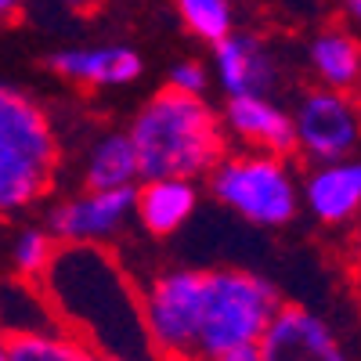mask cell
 Masks as SVG:
<instances>
[{
    "instance_id": "6da1fadb",
    "label": "cell",
    "mask_w": 361,
    "mask_h": 361,
    "mask_svg": "<svg viewBox=\"0 0 361 361\" xmlns=\"http://www.w3.org/2000/svg\"><path fill=\"white\" fill-rule=\"evenodd\" d=\"M37 286L58 329L94 354L159 361L148 340L141 289L105 246H58Z\"/></svg>"
},
{
    "instance_id": "7a4b0ae2",
    "label": "cell",
    "mask_w": 361,
    "mask_h": 361,
    "mask_svg": "<svg viewBox=\"0 0 361 361\" xmlns=\"http://www.w3.org/2000/svg\"><path fill=\"white\" fill-rule=\"evenodd\" d=\"M141 177H209L224 159V119L199 94H180L163 87L152 94L127 127Z\"/></svg>"
},
{
    "instance_id": "3957f363",
    "label": "cell",
    "mask_w": 361,
    "mask_h": 361,
    "mask_svg": "<svg viewBox=\"0 0 361 361\" xmlns=\"http://www.w3.org/2000/svg\"><path fill=\"white\" fill-rule=\"evenodd\" d=\"M58 173L51 116L18 87L0 90V209L4 217L37 206Z\"/></svg>"
},
{
    "instance_id": "277c9868",
    "label": "cell",
    "mask_w": 361,
    "mask_h": 361,
    "mask_svg": "<svg viewBox=\"0 0 361 361\" xmlns=\"http://www.w3.org/2000/svg\"><path fill=\"white\" fill-rule=\"evenodd\" d=\"M282 311V293L257 271H206V304L199 329V361H221L235 347L260 343L271 318Z\"/></svg>"
},
{
    "instance_id": "5b68a950",
    "label": "cell",
    "mask_w": 361,
    "mask_h": 361,
    "mask_svg": "<svg viewBox=\"0 0 361 361\" xmlns=\"http://www.w3.org/2000/svg\"><path fill=\"white\" fill-rule=\"evenodd\" d=\"M209 180V195L224 209L257 228H282L304 206V180H296L286 156L275 152H238L224 156Z\"/></svg>"
},
{
    "instance_id": "8992f818",
    "label": "cell",
    "mask_w": 361,
    "mask_h": 361,
    "mask_svg": "<svg viewBox=\"0 0 361 361\" xmlns=\"http://www.w3.org/2000/svg\"><path fill=\"white\" fill-rule=\"evenodd\" d=\"M148 340L159 361H199V329L206 304V271L170 267L141 286Z\"/></svg>"
},
{
    "instance_id": "52a82bcc",
    "label": "cell",
    "mask_w": 361,
    "mask_h": 361,
    "mask_svg": "<svg viewBox=\"0 0 361 361\" xmlns=\"http://www.w3.org/2000/svg\"><path fill=\"white\" fill-rule=\"evenodd\" d=\"M296 152L307 166L336 163L361 152V102L357 94L314 87L293 105Z\"/></svg>"
},
{
    "instance_id": "ba28073f",
    "label": "cell",
    "mask_w": 361,
    "mask_h": 361,
    "mask_svg": "<svg viewBox=\"0 0 361 361\" xmlns=\"http://www.w3.org/2000/svg\"><path fill=\"white\" fill-rule=\"evenodd\" d=\"M137 217V188H83L47 214V231L62 246H105Z\"/></svg>"
},
{
    "instance_id": "9c48e42d",
    "label": "cell",
    "mask_w": 361,
    "mask_h": 361,
    "mask_svg": "<svg viewBox=\"0 0 361 361\" xmlns=\"http://www.w3.org/2000/svg\"><path fill=\"white\" fill-rule=\"evenodd\" d=\"M264 361H347L343 343L314 311L300 304H282L260 336Z\"/></svg>"
},
{
    "instance_id": "30bf717a",
    "label": "cell",
    "mask_w": 361,
    "mask_h": 361,
    "mask_svg": "<svg viewBox=\"0 0 361 361\" xmlns=\"http://www.w3.org/2000/svg\"><path fill=\"white\" fill-rule=\"evenodd\" d=\"M214 76L228 98L243 94H271L279 87V58L260 37L231 33L214 47Z\"/></svg>"
},
{
    "instance_id": "8fae6325",
    "label": "cell",
    "mask_w": 361,
    "mask_h": 361,
    "mask_svg": "<svg viewBox=\"0 0 361 361\" xmlns=\"http://www.w3.org/2000/svg\"><path fill=\"white\" fill-rule=\"evenodd\" d=\"M221 119H224V130L235 141L250 145L253 152H275V156L296 152L293 109H282L279 102H271V94L228 98Z\"/></svg>"
},
{
    "instance_id": "7c38bea8",
    "label": "cell",
    "mask_w": 361,
    "mask_h": 361,
    "mask_svg": "<svg viewBox=\"0 0 361 361\" xmlns=\"http://www.w3.org/2000/svg\"><path fill=\"white\" fill-rule=\"evenodd\" d=\"M47 69L80 87H127L145 73V62L127 44H90L47 54Z\"/></svg>"
},
{
    "instance_id": "4fadbf2b",
    "label": "cell",
    "mask_w": 361,
    "mask_h": 361,
    "mask_svg": "<svg viewBox=\"0 0 361 361\" xmlns=\"http://www.w3.org/2000/svg\"><path fill=\"white\" fill-rule=\"evenodd\" d=\"M304 206L322 224H347L361 209V156L307 166Z\"/></svg>"
},
{
    "instance_id": "5bb4252c",
    "label": "cell",
    "mask_w": 361,
    "mask_h": 361,
    "mask_svg": "<svg viewBox=\"0 0 361 361\" xmlns=\"http://www.w3.org/2000/svg\"><path fill=\"white\" fill-rule=\"evenodd\" d=\"M199 206V188L188 177H156L137 185V221L148 235L166 238L180 231Z\"/></svg>"
},
{
    "instance_id": "9a60e30c",
    "label": "cell",
    "mask_w": 361,
    "mask_h": 361,
    "mask_svg": "<svg viewBox=\"0 0 361 361\" xmlns=\"http://www.w3.org/2000/svg\"><path fill=\"white\" fill-rule=\"evenodd\" d=\"M307 66L322 87L357 94L361 90V37L347 25L318 29L307 44Z\"/></svg>"
},
{
    "instance_id": "2e32d148",
    "label": "cell",
    "mask_w": 361,
    "mask_h": 361,
    "mask_svg": "<svg viewBox=\"0 0 361 361\" xmlns=\"http://www.w3.org/2000/svg\"><path fill=\"white\" fill-rule=\"evenodd\" d=\"M141 159L127 130L102 134L83 159V188H137Z\"/></svg>"
},
{
    "instance_id": "e0dca14e",
    "label": "cell",
    "mask_w": 361,
    "mask_h": 361,
    "mask_svg": "<svg viewBox=\"0 0 361 361\" xmlns=\"http://www.w3.org/2000/svg\"><path fill=\"white\" fill-rule=\"evenodd\" d=\"M98 354L66 329H18L4 336L0 361H94Z\"/></svg>"
},
{
    "instance_id": "ac0fdd59",
    "label": "cell",
    "mask_w": 361,
    "mask_h": 361,
    "mask_svg": "<svg viewBox=\"0 0 361 361\" xmlns=\"http://www.w3.org/2000/svg\"><path fill=\"white\" fill-rule=\"evenodd\" d=\"M173 8L192 37L217 47L235 33V0H173Z\"/></svg>"
},
{
    "instance_id": "d6986e66",
    "label": "cell",
    "mask_w": 361,
    "mask_h": 361,
    "mask_svg": "<svg viewBox=\"0 0 361 361\" xmlns=\"http://www.w3.org/2000/svg\"><path fill=\"white\" fill-rule=\"evenodd\" d=\"M58 246L62 243H58L47 228H18L15 238H11V250H8L11 271L22 282H40L47 275Z\"/></svg>"
},
{
    "instance_id": "ffe728a7",
    "label": "cell",
    "mask_w": 361,
    "mask_h": 361,
    "mask_svg": "<svg viewBox=\"0 0 361 361\" xmlns=\"http://www.w3.org/2000/svg\"><path fill=\"white\" fill-rule=\"evenodd\" d=\"M166 87L170 90H180V94H199L202 98L206 87H209V73L199 62H177L170 69V76H166Z\"/></svg>"
},
{
    "instance_id": "44dd1931",
    "label": "cell",
    "mask_w": 361,
    "mask_h": 361,
    "mask_svg": "<svg viewBox=\"0 0 361 361\" xmlns=\"http://www.w3.org/2000/svg\"><path fill=\"white\" fill-rule=\"evenodd\" d=\"M221 361H264V354H260V343H250V347H235Z\"/></svg>"
},
{
    "instance_id": "7402d4cb",
    "label": "cell",
    "mask_w": 361,
    "mask_h": 361,
    "mask_svg": "<svg viewBox=\"0 0 361 361\" xmlns=\"http://www.w3.org/2000/svg\"><path fill=\"white\" fill-rule=\"evenodd\" d=\"M25 8V0H0V15H4V22H15Z\"/></svg>"
},
{
    "instance_id": "603a6c76",
    "label": "cell",
    "mask_w": 361,
    "mask_h": 361,
    "mask_svg": "<svg viewBox=\"0 0 361 361\" xmlns=\"http://www.w3.org/2000/svg\"><path fill=\"white\" fill-rule=\"evenodd\" d=\"M340 8H343V15H347V22H354V25H361V0H340Z\"/></svg>"
},
{
    "instance_id": "cb8c5ba5",
    "label": "cell",
    "mask_w": 361,
    "mask_h": 361,
    "mask_svg": "<svg viewBox=\"0 0 361 361\" xmlns=\"http://www.w3.org/2000/svg\"><path fill=\"white\" fill-rule=\"evenodd\" d=\"M62 8H69V11H94L102 0H58Z\"/></svg>"
},
{
    "instance_id": "d4e9b609",
    "label": "cell",
    "mask_w": 361,
    "mask_h": 361,
    "mask_svg": "<svg viewBox=\"0 0 361 361\" xmlns=\"http://www.w3.org/2000/svg\"><path fill=\"white\" fill-rule=\"evenodd\" d=\"M94 361H130V357H119V354H98Z\"/></svg>"
}]
</instances>
